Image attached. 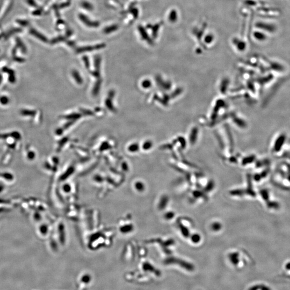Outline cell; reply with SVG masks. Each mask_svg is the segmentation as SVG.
<instances>
[{"label":"cell","mask_w":290,"mask_h":290,"mask_svg":"<svg viewBox=\"0 0 290 290\" xmlns=\"http://www.w3.org/2000/svg\"><path fill=\"white\" fill-rule=\"evenodd\" d=\"M177 12L175 10H172V12H170V14L169 15V20L172 22H175V21L177 20Z\"/></svg>","instance_id":"obj_3"},{"label":"cell","mask_w":290,"mask_h":290,"mask_svg":"<svg viewBox=\"0 0 290 290\" xmlns=\"http://www.w3.org/2000/svg\"><path fill=\"white\" fill-rule=\"evenodd\" d=\"M83 279H84V281H85V282H89V281H90V277H89V276H86L83 277Z\"/></svg>","instance_id":"obj_5"},{"label":"cell","mask_w":290,"mask_h":290,"mask_svg":"<svg viewBox=\"0 0 290 290\" xmlns=\"http://www.w3.org/2000/svg\"><path fill=\"white\" fill-rule=\"evenodd\" d=\"M213 38L212 37V36H208L207 37H206V41L207 42H210V41H212Z\"/></svg>","instance_id":"obj_4"},{"label":"cell","mask_w":290,"mask_h":290,"mask_svg":"<svg viewBox=\"0 0 290 290\" xmlns=\"http://www.w3.org/2000/svg\"><path fill=\"white\" fill-rule=\"evenodd\" d=\"M253 35H254L255 38H256V39H258V41H264L266 40V39L267 38L266 36L264 33L261 32H258V31L254 33Z\"/></svg>","instance_id":"obj_2"},{"label":"cell","mask_w":290,"mask_h":290,"mask_svg":"<svg viewBox=\"0 0 290 290\" xmlns=\"http://www.w3.org/2000/svg\"><path fill=\"white\" fill-rule=\"evenodd\" d=\"M256 26L260 29L266 30L265 31H267L269 32H273L275 31V26H274V25L270 24L259 23H258Z\"/></svg>","instance_id":"obj_1"}]
</instances>
